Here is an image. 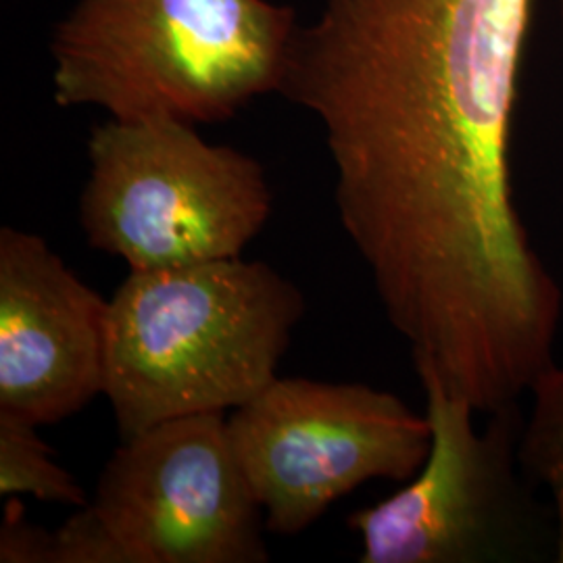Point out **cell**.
<instances>
[{"instance_id":"1","label":"cell","mask_w":563,"mask_h":563,"mask_svg":"<svg viewBox=\"0 0 563 563\" xmlns=\"http://www.w3.org/2000/svg\"><path fill=\"white\" fill-rule=\"evenodd\" d=\"M532 0H323L280 95L322 123L342 230L416 367L488 388L553 360L558 278L511 180Z\"/></svg>"},{"instance_id":"2","label":"cell","mask_w":563,"mask_h":563,"mask_svg":"<svg viewBox=\"0 0 563 563\" xmlns=\"http://www.w3.org/2000/svg\"><path fill=\"white\" fill-rule=\"evenodd\" d=\"M305 307L280 272L242 257L130 272L109 301L102 388L121 441L260 397Z\"/></svg>"},{"instance_id":"3","label":"cell","mask_w":563,"mask_h":563,"mask_svg":"<svg viewBox=\"0 0 563 563\" xmlns=\"http://www.w3.org/2000/svg\"><path fill=\"white\" fill-rule=\"evenodd\" d=\"M272 0H80L53 38L60 107L113 120H230L280 92L299 30Z\"/></svg>"},{"instance_id":"4","label":"cell","mask_w":563,"mask_h":563,"mask_svg":"<svg viewBox=\"0 0 563 563\" xmlns=\"http://www.w3.org/2000/svg\"><path fill=\"white\" fill-rule=\"evenodd\" d=\"M88 162L86 241L130 272L242 257L272 213L262 163L186 121L111 118L92 130Z\"/></svg>"},{"instance_id":"5","label":"cell","mask_w":563,"mask_h":563,"mask_svg":"<svg viewBox=\"0 0 563 563\" xmlns=\"http://www.w3.org/2000/svg\"><path fill=\"white\" fill-rule=\"evenodd\" d=\"M265 530L225 416H190L115 449L53 563H265Z\"/></svg>"},{"instance_id":"6","label":"cell","mask_w":563,"mask_h":563,"mask_svg":"<svg viewBox=\"0 0 563 563\" xmlns=\"http://www.w3.org/2000/svg\"><path fill=\"white\" fill-rule=\"evenodd\" d=\"M432 444L420 472L357 509L362 563H532L558 560L553 505L534 493L520 455V407L486 416L420 374Z\"/></svg>"},{"instance_id":"7","label":"cell","mask_w":563,"mask_h":563,"mask_svg":"<svg viewBox=\"0 0 563 563\" xmlns=\"http://www.w3.org/2000/svg\"><path fill=\"white\" fill-rule=\"evenodd\" d=\"M267 532L297 537L369 481L407 483L432 430L397 395L367 384L276 378L228 418Z\"/></svg>"},{"instance_id":"8","label":"cell","mask_w":563,"mask_h":563,"mask_svg":"<svg viewBox=\"0 0 563 563\" xmlns=\"http://www.w3.org/2000/svg\"><path fill=\"white\" fill-rule=\"evenodd\" d=\"M109 301L38 234L0 230V416L51 426L102 395Z\"/></svg>"},{"instance_id":"9","label":"cell","mask_w":563,"mask_h":563,"mask_svg":"<svg viewBox=\"0 0 563 563\" xmlns=\"http://www.w3.org/2000/svg\"><path fill=\"white\" fill-rule=\"evenodd\" d=\"M0 495H32L44 504L88 505L81 484L53 460L36 426L0 416Z\"/></svg>"},{"instance_id":"10","label":"cell","mask_w":563,"mask_h":563,"mask_svg":"<svg viewBox=\"0 0 563 563\" xmlns=\"http://www.w3.org/2000/svg\"><path fill=\"white\" fill-rule=\"evenodd\" d=\"M522 428L523 467L543 486L558 520V560L563 563V367L553 365L532 386Z\"/></svg>"},{"instance_id":"11","label":"cell","mask_w":563,"mask_h":563,"mask_svg":"<svg viewBox=\"0 0 563 563\" xmlns=\"http://www.w3.org/2000/svg\"><path fill=\"white\" fill-rule=\"evenodd\" d=\"M18 501H11L0 528V562L53 563V532L27 522Z\"/></svg>"},{"instance_id":"12","label":"cell","mask_w":563,"mask_h":563,"mask_svg":"<svg viewBox=\"0 0 563 563\" xmlns=\"http://www.w3.org/2000/svg\"><path fill=\"white\" fill-rule=\"evenodd\" d=\"M560 2V9H562V20H563V0H558Z\"/></svg>"}]
</instances>
